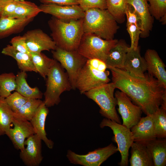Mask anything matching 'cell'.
I'll list each match as a JSON object with an SVG mask.
<instances>
[{
    "label": "cell",
    "mask_w": 166,
    "mask_h": 166,
    "mask_svg": "<svg viewBox=\"0 0 166 166\" xmlns=\"http://www.w3.org/2000/svg\"><path fill=\"white\" fill-rule=\"evenodd\" d=\"M111 71L116 88L124 93L146 115L153 114L160 106L166 109V89L149 74L133 76L124 70L107 66Z\"/></svg>",
    "instance_id": "6da1fadb"
},
{
    "label": "cell",
    "mask_w": 166,
    "mask_h": 166,
    "mask_svg": "<svg viewBox=\"0 0 166 166\" xmlns=\"http://www.w3.org/2000/svg\"><path fill=\"white\" fill-rule=\"evenodd\" d=\"M83 18L66 22L53 16L51 18L48 25L57 47L67 51L77 50L84 33Z\"/></svg>",
    "instance_id": "7a4b0ae2"
},
{
    "label": "cell",
    "mask_w": 166,
    "mask_h": 166,
    "mask_svg": "<svg viewBox=\"0 0 166 166\" xmlns=\"http://www.w3.org/2000/svg\"><path fill=\"white\" fill-rule=\"evenodd\" d=\"M84 33L94 34L105 40L114 38L119 27L107 9L93 8L85 11L83 18Z\"/></svg>",
    "instance_id": "3957f363"
},
{
    "label": "cell",
    "mask_w": 166,
    "mask_h": 166,
    "mask_svg": "<svg viewBox=\"0 0 166 166\" xmlns=\"http://www.w3.org/2000/svg\"><path fill=\"white\" fill-rule=\"evenodd\" d=\"M46 89L43 101L47 107L58 105L60 96L64 92L72 89L68 75L60 64L55 60L46 78Z\"/></svg>",
    "instance_id": "277c9868"
},
{
    "label": "cell",
    "mask_w": 166,
    "mask_h": 166,
    "mask_svg": "<svg viewBox=\"0 0 166 166\" xmlns=\"http://www.w3.org/2000/svg\"><path fill=\"white\" fill-rule=\"evenodd\" d=\"M115 89L112 82L108 83L90 90L84 94L99 106V113L102 116L121 124L120 117L116 109L117 101L114 95Z\"/></svg>",
    "instance_id": "5b68a950"
},
{
    "label": "cell",
    "mask_w": 166,
    "mask_h": 166,
    "mask_svg": "<svg viewBox=\"0 0 166 166\" xmlns=\"http://www.w3.org/2000/svg\"><path fill=\"white\" fill-rule=\"evenodd\" d=\"M118 41L117 39L105 40L93 34L84 33L77 51L87 59L97 58L105 62L110 50Z\"/></svg>",
    "instance_id": "8992f818"
},
{
    "label": "cell",
    "mask_w": 166,
    "mask_h": 166,
    "mask_svg": "<svg viewBox=\"0 0 166 166\" xmlns=\"http://www.w3.org/2000/svg\"><path fill=\"white\" fill-rule=\"evenodd\" d=\"M52 53L54 59L66 71L72 89H75L77 75L88 59L77 50L67 51L57 47L56 49L52 51Z\"/></svg>",
    "instance_id": "52a82bcc"
},
{
    "label": "cell",
    "mask_w": 166,
    "mask_h": 166,
    "mask_svg": "<svg viewBox=\"0 0 166 166\" xmlns=\"http://www.w3.org/2000/svg\"><path fill=\"white\" fill-rule=\"evenodd\" d=\"M100 126L101 128L108 127L112 130L114 140L117 143L118 151L121 155V160L118 164L120 166H128L129 150L134 142L130 129L105 118L102 120Z\"/></svg>",
    "instance_id": "ba28073f"
},
{
    "label": "cell",
    "mask_w": 166,
    "mask_h": 166,
    "mask_svg": "<svg viewBox=\"0 0 166 166\" xmlns=\"http://www.w3.org/2000/svg\"><path fill=\"white\" fill-rule=\"evenodd\" d=\"M87 62V61H86ZM110 72L99 71L92 67L87 62L80 70L75 83V89L84 94L93 89L109 83Z\"/></svg>",
    "instance_id": "9c48e42d"
},
{
    "label": "cell",
    "mask_w": 166,
    "mask_h": 166,
    "mask_svg": "<svg viewBox=\"0 0 166 166\" xmlns=\"http://www.w3.org/2000/svg\"><path fill=\"white\" fill-rule=\"evenodd\" d=\"M118 151L112 143L99 148L85 155L77 154L72 151H67L66 157L71 163L84 166H99L110 156Z\"/></svg>",
    "instance_id": "30bf717a"
},
{
    "label": "cell",
    "mask_w": 166,
    "mask_h": 166,
    "mask_svg": "<svg viewBox=\"0 0 166 166\" xmlns=\"http://www.w3.org/2000/svg\"><path fill=\"white\" fill-rule=\"evenodd\" d=\"M114 96L118 106L117 110L123 120L122 125L130 129L141 118L142 110L139 106L134 105L129 97L123 92L117 91Z\"/></svg>",
    "instance_id": "8fae6325"
},
{
    "label": "cell",
    "mask_w": 166,
    "mask_h": 166,
    "mask_svg": "<svg viewBox=\"0 0 166 166\" xmlns=\"http://www.w3.org/2000/svg\"><path fill=\"white\" fill-rule=\"evenodd\" d=\"M39 7L42 12L65 21L82 19L85 15V11L78 5L63 6L47 3L41 4Z\"/></svg>",
    "instance_id": "7c38bea8"
},
{
    "label": "cell",
    "mask_w": 166,
    "mask_h": 166,
    "mask_svg": "<svg viewBox=\"0 0 166 166\" xmlns=\"http://www.w3.org/2000/svg\"><path fill=\"white\" fill-rule=\"evenodd\" d=\"M23 36L30 52L41 53L57 48L52 38L40 29L28 30Z\"/></svg>",
    "instance_id": "4fadbf2b"
},
{
    "label": "cell",
    "mask_w": 166,
    "mask_h": 166,
    "mask_svg": "<svg viewBox=\"0 0 166 166\" xmlns=\"http://www.w3.org/2000/svg\"><path fill=\"white\" fill-rule=\"evenodd\" d=\"M14 127L10 128L6 134L12 141L15 148L22 151L25 148V139L35 134L30 121L14 117Z\"/></svg>",
    "instance_id": "5bb4252c"
},
{
    "label": "cell",
    "mask_w": 166,
    "mask_h": 166,
    "mask_svg": "<svg viewBox=\"0 0 166 166\" xmlns=\"http://www.w3.org/2000/svg\"><path fill=\"white\" fill-rule=\"evenodd\" d=\"M42 140L35 134L28 138L24 142L27 146L20 151V157L27 166H38L42 162Z\"/></svg>",
    "instance_id": "9a60e30c"
},
{
    "label": "cell",
    "mask_w": 166,
    "mask_h": 166,
    "mask_svg": "<svg viewBox=\"0 0 166 166\" xmlns=\"http://www.w3.org/2000/svg\"><path fill=\"white\" fill-rule=\"evenodd\" d=\"M123 69L133 76L145 77L144 73L147 70L146 63L144 58L141 56L139 46L136 49L129 47Z\"/></svg>",
    "instance_id": "2e32d148"
},
{
    "label": "cell",
    "mask_w": 166,
    "mask_h": 166,
    "mask_svg": "<svg viewBox=\"0 0 166 166\" xmlns=\"http://www.w3.org/2000/svg\"><path fill=\"white\" fill-rule=\"evenodd\" d=\"M148 74L156 79L166 89V71L165 65L156 51L148 49L144 56Z\"/></svg>",
    "instance_id": "e0dca14e"
},
{
    "label": "cell",
    "mask_w": 166,
    "mask_h": 166,
    "mask_svg": "<svg viewBox=\"0 0 166 166\" xmlns=\"http://www.w3.org/2000/svg\"><path fill=\"white\" fill-rule=\"evenodd\" d=\"M127 2L132 6L139 18L141 37H148L152 28L153 21L147 0H127Z\"/></svg>",
    "instance_id": "ac0fdd59"
},
{
    "label": "cell",
    "mask_w": 166,
    "mask_h": 166,
    "mask_svg": "<svg viewBox=\"0 0 166 166\" xmlns=\"http://www.w3.org/2000/svg\"><path fill=\"white\" fill-rule=\"evenodd\" d=\"M134 142L146 143L156 138L152 114L141 117L138 122L130 128Z\"/></svg>",
    "instance_id": "d6986e66"
},
{
    "label": "cell",
    "mask_w": 166,
    "mask_h": 166,
    "mask_svg": "<svg viewBox=\"0 0 166 166\" xmlns=\"http://www.w3.org/2000/svg\"><path fill=\"white\" fill-rule=\"evenodd\" d=\"M48 108L43 101L30 121L34 129L35 134L44 142L48 148L51 149L53 148L54 143L47 137L45 129L46 119L49 113Z\"/></svg>",
    "instance_id": "ffe728a7"
},
{
    "label": "cell",
    "mask_w": 166,
    "mask_h": 166,
    "mask_svg": "<svg viewBox=\"0 0 166 166\" xmlns=\"http://www.w3.org/2000/svg\"><path fill=\"white\" fill-rule=\"evenodd\" d=\"M130 148L131 166H154L151 155L144 143L134 141Z\"/></svg>",
    "instance_id": "44dd1931"
},
{
    "label": "cell",
    "mask_w": 166,
    "mask_h": 166,
    "mask_svg": "<svg viewBox=\"0 0 166 166\" xmlns=\"http://www.w3.org/2000/svg\"><path fill=\"white\" fill-rule=\"evenodd\" d=\"M34 18L24 19L0 17V39L20 33Z\"/></svg>",
    "instance_id": "7402d4cb"
},
{
    "label": "cell",
    "mask_w": 166,
    "mask_h": 166,
    "mask_svg": "<svg viewBox=\"0 0 166 166\" xmlns=\"http://www.w3.org/2000/svg\"><path fill=\"white\" fill-rule=\"evenodd\" d=\"M1 53L15 59L18 68L21 71L37 73L30 54L20 52L10 45L3 48Z\"/></svg>",
    "instance_id": "603a6c76"
},
{
    "label": "cell",
    "mask_w": 166,
    "mask_h": 166,
    "mask_svg": "<svg viewBox=\"0 0 166 166\" xmlns=\"http://www.w3.org/2000/svg\"><path fill=\"white\" fill-rule=\"evenodd\" d=\"M144 143L151 155L154 166H166V138H156Z\"/></svg>",
    "instance_id": "cb8c5ba5"
},
{
    "label": "cell",
    "mask_w": 166,
    "mask_h": 166,
    "mask_svg": "<svg viewBox=\"0 0 166 166\" xmlns=\"http://www.w3.org/2000/svg\"><path fill=\"white\" fill-rule=\"evenodd\" d=\"M129 47L120 40L110 50L105 61L107 66L123 69L124 63Z\"/></svg>",
    "instance_id": "d4e9b609"
},
{
    "label": "cell",
    "mask_w": 166,
    "mask_h": 166,
    "mask_svg": "<svg viewBox=\"0 0 166 166\" xmlns=\"http://www.w3.org/2000/svg\"><path fill=\"white\" fill-rule=\"evenodd\" d=\"M26 72L21 71L16 75V86L15 90L22 96L28 98L41 99L43 93L37 87L32 88L28 84L26 80Z\"/></svg>",
    "instance_id": "484cf974"
},
{
    "label": "cell",
    "mask_w": 166,
    "mask_h": 166,
    "mask_svg": "<svg viewBox=\"0 0 166 166\" xmlns=\"http://www.w3.org/2000/svg\"><path fill=\"white\" fill-rule=\"evenodd\" d=\"M42 11L39 6L34 3L25 0L17 1L16 7L11 18L18 19L34 18Z\"/></svg>",
    "instance_id": "4316f807"
},
{
    "label": "cell",
    "mask_w": 166,
    "mask_h": 166,
    "mask_svg": "<svg viewBox=\"0 0 166 166\" xmlns=\"http://www.w3.org/2000/svg\"><path fill=\"white\" fill-rule=\"evenodd\" d=\"M30 54L37 72L44 79H46L55 60L49 57L42 52H31Z\"/></svg>",
    "instance_id": "83f0119b"
},
{
    "label": "cell",
    "mask_w": 166,
    "mask_h": 166,
    "mask_svg": "<svg viewBox=\"0 0 166 166\" xmlns=\"http://www.w3.org/2000/svg\"><path fill=\"white\" fill-rule=\"evenodd\" d=\"M13 113L5 98L0 97V136L6 134L10 128L14 118Z\"/></svg>",
    "instance_id": "f1b7e54d"
},
{
    "label": "cell",
    "mask_w": 166,
    "mask_h": 166,
    "mask_svg": "<svg viewBox=\"0 0 166 166\" xmlns=\"http://www.w3.org/2000/svg\"><path fill=\"white\" fill-rule=\"evenodd\" d=\"M43 101L40 99L30 98L17 112L14 113V117L30 121Z\"/></svg>",
    "instance_id": "f546056e"
},
{
    "label": "cell",
    "mask_w": 166,
    "mask_h": 166,
    "mask_svg": "<svg viewBox=\"0 0 166 166\" xmlns=\"http://www.w3.org/2000/svg\"><path fill=\"white\" fill-rule=\"evenodd\" d=\"M127 0H106L107 10L117 23H121L125 20V11Z\"/></svg>",
    "instance_id": "4dcf8cb0"
},
{
    "label": "cell",
    "mask_w": 166,
    "mask_h": 166,
    "mask_svg": "<svg viewBox=\"0 0 166 166\" xmlns=\"http://www.w3.org/2000/svg\"><path fill=\"white\" fill-rule=\"evenodd\" d=\"M152 115L156 138H166V109L160 106Z\"/></svg>",
    "instance_id": "1f68e13d"
},
{
    "label": "cell",
    "mask_w": 166,
    "mask_h": 166,
    "mask_svg": "<svg viewBox=\"0 0 166 166\" xmlns=\"http://www.w3.org/2000/svg\"><path fill=\"white\" fill-rule=\"evenodd\" d=\"M16 75L12 72L0 74V97L6 98L15 90Z\"/></svg>",
    "instance_id": "d6a6232c"
},
{
    "label": "cell",
    "mask_w": 166,
    "mask_h": 166,
    "mask_svg": "<svg viewBox=\"0 0 166 166\" xmlns=\"http://www.w3.org/2000/svg\"><path fill=\"white\" fill-rule=\"evenodd\" d=\"M152 16L163 23H166V0H147Z\"/></svg>",
    "instance_id": "836d02e7"
},
{
    "label": "cell",
    "mask_w": 166,
    "mask_h": 166,
    "mask_svg": "<svg viewBox=\"0 0 166 166\" xmlns=\"http://www.w3.org/2000/svg\"><path fill=\"white\" fill-rule=\"evenodd\" d=\"M29 99L16 91L5 98L7 104L14 113L17 112Z\"/></svg>",
    "instance_id": "e575fe53"
},
{
    "label": "cell",
    "mask_w": 166,
    "mask_h": 166,
    "mask_svg": "<svg viewBox=\"0 0 166 166\" xmlns=\"http://www.w3.org/2000/svg\"><path fill=\"white\" fill-rule=\"evenodd\" d=\"M17 5L15 0H0V17H11Z\"/></svg>",
    "instance_id": "d590c367"
},
{
    "label": "cell",
    "mask_w": 166,
    "mask_h": 166,
    "mask_svg": "<svg viewBox=\"0 0 166 166\" xmlns=\"http://www.w3.org/2000/svg\"><path fill=\"white\" fill-rule=\"evenodd\" d=\"M77 1L78 5L84 11L93 8L107 9L106 0H77Z\"/></svg>",
    "instance_id": "8d00e7d4"
},
{
    "label": "cell",
    "mask_w": 166,
    "mask_h": 166,
    "mask_svg": "<svg viewBox=\"0 0 166 166\" xmlns=\"http://www.w3.org/2000/svg\"><path fill=\"white\" fill-rule=\"evenodd\" d=\"M127 30L131 39V44L130 47L136 49L138 47L139 37L141 33L140 29L133 24L127 25Z\"/></svg>",
    "instance_id": "74e56055"
},
{
    "label": "cell",
    "mask_w": 166,
    "mask_h": 166,
    "mask_svg": "<svg viewBox=\"0 0 166 166\" xmlns=\"http://www.w3.org/2000/svg\"><path fill=\"white\" fill-rule=\"evenodd\" d=\"M10 42L11 45L17 50L22 53L30 54L25 38L23 36L14 37L11 39Z\"/></svg>",
    "instance_id": "f35d334b"
},
{
    "label": "cell",
    "mask_w": 166,
    "mask_h": 166,
    "mask_svg": "<svg viewBox=\"0 0 166 166\" xmlns=\"http://www.w3.org/2000/svg\"><path fill=\"white\" fill-rule=\"evenodd\" d=\"M125 14L127 18V25L133 24L140 28V20L137 15L132 6L128 4Z\"/></svg>",
    "instance_id": "ab89813d"
},
{
    "label": "cell",
    "mask_w": 166,
    "mask_h": 166,
    "mask_svg": "<svg viewBox=\"0 0 166 166\" xmlns=\"http://www.w3.org/2000/svg\"><path fill=\"white\" fill-rule=\"evenodd\" d=\"M86 62L92 67L100 71H105L107 69L105 63L98 59H88Z\"/></svg>",
    "instance_id": "60d3db41"
},
{
    "label": "cell",
    "mask_w": 166,
    "mask_h": 166,
    "mask_svg": "<svg viewBox=\"0 0 166 166\" xmlns=\"http://www.w3.org/2000/svg\"><path fill=\"white\" fill-rule=\"evenodd\" d=\"M43 4L54 3L63 6L78 5L77 0H39Z\"/></svg>",
    "instance_id": "b9f144b4"
},
{
    "label": "cell",
    "mask_w": 166,
    "mask_h": 166,
    "mask_svg": "<svg viewBox=\"0 0 166 166\" xmlns=\"http://www.w3.org/2000/svg\"><path fill=\"white\" fill-rule=\"evenodd\" d=\"M16 1H23V0H15Z\"/></svg>",
    "instance_id": "7bdbcfd3"
}]
</instances>
